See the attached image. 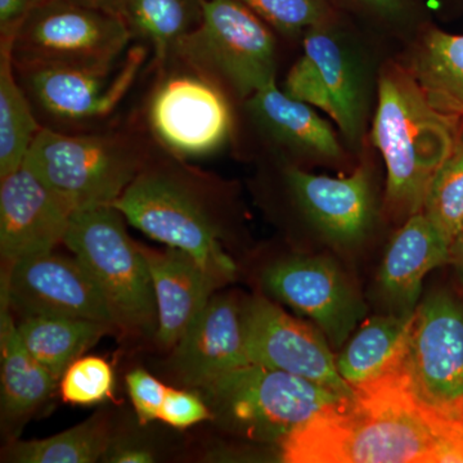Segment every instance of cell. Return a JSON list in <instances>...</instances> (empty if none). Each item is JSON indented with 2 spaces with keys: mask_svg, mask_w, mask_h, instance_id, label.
Wrapping results in <instances>:
<instances>
[{
  "mask_svg": "<svg viewBox=\"0 0 463 463\" xmlns=\"http://www.w3.org/2000/svg\"><path fill=\"white\" fill-rule=\"evenodd\" d=\"M83 7L97 9L106 14H116L123 17L124 9L127 7L128 0H69Z\"/></svg>",
  "mask_w": 463,
  "mask_h": 463,
  "instance_id": "74e56055",
  "label": "cell"
},
{
  "mask_svg": "<svg viewBox=\"0 0 463 463\" xmlns=\"http://www.w3.org/2000/svg\"><path fill=\"white\" fill-rule=\"evenodd\" d=\"M43 0H0V33L14 36L27 14Z\"/></svg>",
  "mask_w": 463,
  "mask_h": 463,
  "instance_id": "d590c367",
  "label": "cell"
},
{
  "mask_svg": "<svg viewBox=\"0 0 463 463\" xmlns=\"http://www.w3.org/2000/svg\"><path fill=\"white\" fill-rule=\"evenodd\" d=\"M172 350L170 371L187 388H203L222 374L251 364L242 306L232 295H214Z\"/></svg>",
  "mask_w": 463,
  "mask_h": 463,
  "instance_id": "ac0fdd59",
  "label": "cell"
},
{
  "mask_svg": "<svg viewBox=\"0 0 463 463\" xmlns=\"http://www.w3.org/2000/svg\"><path fill=\"white\" fill-rule=\"evenodd\" d=\"M102 459L112 463H152L156 461V453L143 441L112 438Z\"/></svg>",
  "mask_w": 463,
  "mask_h": 463,
  "instance_id": "e575fe53",
  "label": "cell"
},
{
  "mask_svg": "<svg viewBox=\"0 0 463 463\" xmlns=\"http://www.w3.org/2000/svg\"><path fill=\"white\" fill-rule=\"evenodd\" d=\"M213 419L240 437L279 444L345 395L285 371L249 364L199 389Z\"/></svg>",
  "mask_w": 463,
  "mask_h": 463,
  "instance_id": "5b68a950",
  "label": "cell"
},
{
  "mask_svg": "<svg viewBox=\"0 0 463 463\" xmlns=\"http://www.w3.org/2000/svg\"><path fill=\"white\" fill-rule=\"evenodd\" d=\"M124 219L114 206L79 210L72 213L63 243L99 285L118 327L156 336L151 274L142 246L130 239Z\"/></svg>",
  "mask_w": 463,
  "mask_h": 463,
  "instance_id": "8992f818",
  "label": "cell"
},
{
  "mask_svg": "<svg viewBox=\"0 0 463 463\" xmlns=\"http://www.w3.org/2000/svg\"><path fill=\"white\" fill-rule=\"evenodd\" d=\"M339 5L362 16L373 18L381 23L403 24L416 16L420 8L417 0H331Z\"/></svg>",
  "mask_w": 463,
  "mask_h": 463,
  "instance_id": "836d02e7",
  "label": "cell"
},
{
  "mask_svg": "<svg viewBox=\"0 0 463 463\" xmlns=\"http://www.w3.org/2000/svg\"><path fill=\"white\" fill-rule=\"evenodd\" d=\"M242 319L246 353L251 364L285 371L343 395L353 392L341 377L336 356L321 331L261 297L243 304Z\"/></svg>",
  "mask_w": 463,
  "mask_h": 463,
  "instance_id": "5bb4252c",
  "label": "cell"
},
{
  "mask_svg": "<svg viewBox=\"0 0 463 463\" xmlns=\"http://www.w3.org/2000/svg\"><path fill=\"white\" fill-rule=\"evenodd\" d=\"M115 326L66 317H25L18 335L30 354L57 380Z\"/></svg>",
  "mask_w": 463,
  "mask_h": 463,
  "instance_id": "d4e9b609",
  "label": "cell"
},
{
  "mask_svg": "<svg viewBox=\"0 0 463 463\" xmlns=\"http://www.w3.org/2000/svg\"><path fill=\"white\" fill-rule=\"evenodd\" d=\"M172 156H152L112 206L151 239L196 259L222 285L231 282L236 264L222 248L203 179Z\"/></svg>",
  "mask_w": 463,
  "mask_h": 463,
  "instance_id": "3957f363",
  "label": "cell"
},
{
  "mask_svg": "<svg viewBox=\"0 0 463 463\" xmlns=\"http://www.w3.org/2000/svg\"><path fill=\"white\" fill-rule=\"evenodd\" d=\"M132 38L123 17L69 0H43L12 36V57L14 66L114 69Z\"/></svg>",
  "mask_w": 463,
  "mask_h": 463,
  "instance_id": "ba28073f",
  "label": "cell"
},
{
  "mask_svg": "<svg viewBox=\"0 0 463 463\" xmlns=\"http://www.w3.org/2000/svg\"><path fill=\"white\" fill-rule=\"evenodd\" d=\"M146 45L128 52L120 67L14 66L36 115L48 128L74 127L114 114L138 78L147 58Z\"/></svg>",
  "mask_w": 463,
  "mask_h": 463,
  "instance_id": "9c48e42d",
  "label": "cell"
},
{
  "mask_svg": "<svg viewBox=\"0 0 463 463\" xmlns=\"http://www.w3.org/2000/svg\"><path fill=\"white\" fill-rule=\"evenodd\" d=\"M123 18L133 38L151 44L158 67L203 21V0H128Z\"/></svg>",
  "mask_w": 463,
  "mask_h": 463,
  "instance_id": "4316f807",
  "label": "cell"
},
{
  "mask_svg": "<svg viewBox=\"0 0 463 463\" xmlns=\"http://www.w3.org/2000/svg\"><path fill=\"white\" fill-rule=\"evenodd\" d=\"M407 70L434 108L463 118V35L426 27Z\"/></svg>",
  "mask_w": 463,
  "mask_h": 463,
  "instance_id": "cb8c5ba5",
  "label": "cell"
},
{
  "mask_svg": "<svg viewBox=\"0 0 463 463\" xmlns=\"http://www.w3.org/2000/svg\"><path fill=\"white\" fill-rule=\"evenodd\" d=\"M0 294L2 414L5 420L16 421L38 410L51 397L58 380L24 345L11 304L3 292Z\"/></svg>",
  "mask_w": 463,
  "mask_h": 463,
  "instance_id": "7402d4cb",
  "label": "cell"
},
{
  "mask_svg": "<svg viewBox=\"0 0 463 463\" xmlns=\"http://www.w3.org/2000/svg\"><path fill=\"white\" fill-rule=\"evenodd\" d=\"M142 250L156 298L157 343L173 349L214 297L215 289L223 285L182 250L157 251L145 246Z\"/></svg>",
  "mask_w": 463,
  "mask_h": 463,
  "instance_id": "ffe728a7",
  "label": "cell"
},
{
  "mask_svg": "<svg viewBox=\"0 0 463 463\" xmlns=\"http://www.w3.org/2000/svg\"><path fill=\"white\" fill-rule=\"evenodd\" d=\"M407 364L429 397L463 405V297L458 291L435 288L419 304Z\"/></svg>",
  "mask_w": 463,
  "mask_h": 463,
  "instance_id": "9a60e30c",
  "label": "cell"
},
{
  "mask_svg": "<svg viewBox=\"0 0 463 463\" xmlns=\"http://www.w3.org/2000/svg\"><path fill=\"white\" fill-rule=\"evenodd\" d=\"M264 288L316 323L334 347L345 345L367 307L339 265L325 257H291L270 264Z\"/></svg>",
  "mask_w": 463,
  "mask_h": 463,
  "instance_id": "7c38bea8",
  "label": "cell"
},
{
  "mask_svg": "<svg viewBox=\"0 0 463 463\" xmlns=\"http://www.w3.org/2000/svg\"><path fill=\"white\" fill-rule=\"evenodd\" d=\"M32 100L18 80L12 57V36L0 45V178L20 169L42 130Z\"/></svg>",
  "mask_w": 463,
  "mask_h": 463,
  "instance_id": "484cf974",
  "label": "cell"
},
{
  "mask_svg": "<svg viewBox=\"0 0 463 463\" xmlns=\"http://www.w3.org/2000/svg\"><path fill=\"white\" fill-rule=\"evenodd\" d=\"M72 212L24 164L0 178V251L8 264L54 251Z\"/></svg>",
  "mask_w": 463,
  "mask_h": 463,
  "instance_id": "2e32d148",
  "label": "cell"
},
{
  "mask_svg": "<svg viewBox=\"0 0 463 463\" xmlns=\"http://www.w3.org/2000/svg\"><path fill=\"white\" fill-rule=\"evenodd\" d=\"M114 389L111 365L99 356L76 359L61 377V395L66 403L94 405L102 403Z\"/></svg>",
  "mask_w": 463,
  "mask_h": 463,
  "instance_id": "4dcf8cb0",
  "label": "cell"
},
{
  "mask_svg": "<svg viewBox=\"0 0 463 463\" xmlns=\"http://www.w3.org/2000/svg\"><path fill=\"white\" fill-rule=\"evenodd\" d=\"M447 265L452 268L457 288L463 297V227L457 232L456 236L450 241Z\"/></svg>",
  "mask_w": 463,
  "mask_h": 463,
  "instance_id": "8d00e7d4",
  "label": "cell"
},
{
  "mask_svg": "<svg viewBox=\"0 0 463 463\" xmlns=\"http://www.w3.org/2000/svg\"><path fill=\"white\" fill-rule=\"evenodd\" d=\"M160 420L175 429H187L213 420L205 399L187 390L169 388L161 408Z\"/></svg>",
  "mask_w": 463,
  "mask_h": 463,
  "instance_id": "d6a6232c",
  "label": "cell"
},
{
  "mask_svg": "<svg viewBox=\"0 0 463 463\" xmlns=\"http://www.w3.org/2000/svg\"><path fill=\"white\" fill-rule=\"evenodd\" d=\"M268 26L298 35L336 16L331 0H240Z\"/></svg>",
  "mask_w": 463,
  "mask_h": 463,
  "instance_id": "f546056e",
  "label": "cell"
},
{
  "mask_svg": "<svg viewBox=\"0 0 463 463\" xmlns=\"http://www.w3.org/2000/svg\"><path fill=\"white\" fill-rule=\"evenodd\" d=\"M288 463H463V405L429 397L404 358L283 439Z\"/></svg>",
  "mask_w": 463,
  "mask_h": 463,
  "instance_id": "6da1fadb",
  "label": "cell"
},
{
  "mask_svg": "<svg viewBox=\"0 0 463 463\" xmlns=\"http://www.w3.org/2000/svg\"><path fill=\"white\" fill-rule=\"evenodd\" d=\"M414 313L373 317L353 332L336 356L337 370L352 388L376 379L404 358Z\"/></svg>",
  "mask_w": 463,
  "mask_h": 463,
  "instance_id": "603a6c76",
  "label": "cell"
},
{
  "mask_svg": "<svg viewBox=\"0 0 463 463\" xmlns=\"http://www.w3.org/2000/svg\"><path fill=\"white\" fill-rule=\"evenodd\" d=\"M151 158V147L136 134L43 127L24 164L75 213L114 205Z\"/></svg>",
  "mask_w": 463,
  "mask_h": 463,
  "instance_id": "277c9868",
  "label": "cell"
},
{
  "mask_svg": "<svg viewBox=\"0 0 463 463\" xmlns=\"http://www.w3.org/2000/svg\"><path fill=\"white\" fill-rule=\"evenodd\" d=\"M448 250L449 243L422 212L405 221L390 241L377 273V294L388 313L416 312L426 276L447 265Z\"/></svg>",
  "mask_w": 463,
  "mask_h": 463,
  "instance_id": "d6986e66",
  "label": "cell"
},
{
  "mask_svg": "<svg viewBox=\"0 0 463 463\" xmlns=\"http://www.w3.org/2000/svg\"><path fill=\"white\" fill-rule=\"evenodd\" d=\"M127 385L139 421L148 423L160 420L161 408L165 402L169 386L142 368L128 373Z\"/></svg>",
  "mask_w": 463,
  "mask_h": 463,
  "instance_id": "1f68e13d",
  "label": "cell"
},
{
  "mask_svg": "<svg viewBox=\"0 0 463 463\" xmlns=\"http://www.w3.org/2000/svg\"><path fill=\"white\" fill-rule=\"evenodd\" d=\"M246 100L254 123L277 146L306 156L340 158V142L328 121L313 106L279 90L276 81Z\"/></svg>",
  "mask_w": 463,
  "mask_h": 463,
  "instance_id": "44dd1931",
  "label": "cell"
},
{
  "mask_svg": "<svg viewBox=\"0 0 463 463\" xmlns=\"http://www.w3.org/2000/svg\"><path fill=\"white\" fill-rule=\"evenodd\" d=\"M462 121L434 108L407 69L383 70L373 142L388 170L386 205L392 214L408 219L422 212L429 185L455 147Z\"/></svg>",
  "mask_w": 463,
  "mask_h": 463,
  "instance_id": "7a4b0ae2",
  "label": "cell"
},
{
  "mask_svg": "<svg viewBox=\"0 0 463 463\" xmlns=\"http://www.w3.org/2000/svg\"><path fill=\"white\" fill-rule=\"evenodd\" d=\"M422 213L448 243L463 227V121L455 147L429 185Z\"/></svg>",
  "mask_w": 463,
  "mask_h": 463,
  "instance_id": "f1b7e54d",
  "label": "cell"
},
{
  "mask_svg": "<svg viewBox=\"0 0 463 463\" xmlns=\"http://www.w3.org/2000/svg\"><path fill=\"white\" fill-rule=\"evenodd\" d=\"M147 120L158 143L179 158L214 154L233 127L224 90L191 70L160 81L149 99Z\"/></svg>",
  "mask_w": 463,
  "mask_h": 463,
  "instance_id": "8fae6325",
  "label": "cell"
},
{
  "mask_svg": "<svg viewBox=\"0 0 463 463\" xmlns=\"http://www.w3.org/2000/svg\"><path fill=\"white\" fill-rule=\"evenodd\" d=\"M440 3H444V5H459V7L463 8V0H439Z\"/></svg>",
  "mask_w": 463,
  "mask_h": 463,
  "instance_id": "f35d334b",
  "label": "cell"
},
{
  "mask_svg": "<svg viewBox=\"0 0 463 463\" xmlns=\"http://www.w3.org/2000/svg\"><path fill=\"white\" fill-rule=\"evenodd\" d=\"M172 58L243 99L276 81L270 26L240 0H203V21L174 48Z\"/></svg>",
  "mask_w": 463,
  "mask_h": 463,
  "instance_id": "52a82bcc",
  "label": "cell"
},
{
  "mask_svg": "<svg viewBox=\"0 0 463 463\" xmlns=\"http://www.w3.org/2000/svg\"><path fill=\"white\" fill-rule=\"evenodd\" d=\"M289 191L310 224L337 248H355L373 224L371 176L365 166L343 178L317 175L291 167Z\"/></svg>",
  "mask_w": 463,
  "mask_h": 463,
  "instance_id": "e0dca14e",
  "label": "cell"
},
{
  "mask_svg": "<svg viewBox=\"0 0 463 463\" xmlns=\"http://www.w3.org/2000/svg\"><path fill=\"white\" fill-rule=\"evenodd\" d=\"M2 292L25 317H66L116 325L99 285L76 257L54 251L9 264Z\"/></svg>",
  "mask_w": 463,
  "mask_h": 463,
  "instance_id": "4fadbf2b",
  "label": "cell"
},
{
  "mask_svg": "<svg viewBox=\"0 0 463 463\" xmlns=\"http://www.w3.org/2000/svg\"><path fill=\"white\" fill-rule=\"evenodd\" d=\"M335 21L336 16L304 33L303 56L289 70L283 91L326 112L347 141L358 143L367 103L364 75Z\"/></svg>",
  "mask_w": 463,
  "mask_h": 463,
  "instance_id": "30bf717a",
  "label": "cell"
},
{
  "mask_svg": "<svg viewBox=\"0 0 463 463\" xmlns=\"http://www.w3.org/2000/svg\"><path fill=\"white\" fill-rule=\"evenodd\" d=\"M111 440L108 419L96 414L54 437L14 441L5 458L16 463H93L103 458Z\"/></svg>",
  "mask_w": 463,
  "mask_h": 463,
  "instance_id": "83f0119b",
  "label": "cell"
}]
</instances>
